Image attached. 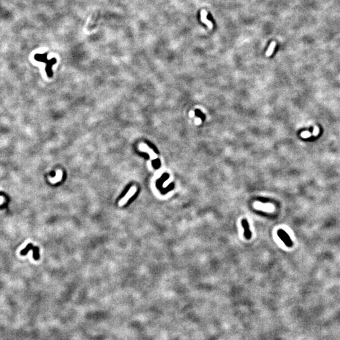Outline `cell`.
<instances>
[{
    "label": "cell",
    "instance_id": "4",
    "mask_svg": "<svg viewBox=\"0 0 340 340\" xmlns=\"http://www.w3.org/2000/svg\"><path fill=\"white\" fill-rule=\"evenodd\" d=\"M136 187H132L130 190L128 191V193L126 194V195H125L123 198V199L120 201L119 203H118V205H119L120 206H122V205H125L128 200V199H130L131 197H132L133 195L135 193V192H136Z\"/></svg>",
    "mask_w": 340,
    "mask_h": 340
},
{
    "label": "cell",
    "instance_id": "3",
    "mask_svg": "<svg viewBox=\"0 0 340 340\" xmlns=\"http://www.w3.org/2000/svg\"><path fill=\"white\" fill-rule=\"evenodd\" d=\"M241 225L244 229V236H245V238L246 239L249 240L251 238L252 233L250 230L249 225L248 222H247V220L245 219H243L241 220Z\"/></svg>",
    "mask_w": 340,
    "mask_h": 340
},
{
    "label": "cell",
    "instance_id": "9",
    "mask_svg": "<svg viewBox=\"0 0 340 340\" xmlns=\"http://www.w3.org/2000/svg\"><path fill=\"white\" fill-rule=\"evenodd\" d=\"M173 187H174L173 184H171L170 185L169 187H168V188H166V189H165L164 190H163V192H162V193H163V194L166 193L167 192H168V191H170L171 190H172V189H173Z\"/></svg>",
    "mask_w": 340,
    "mask_h": 340
},
{
    "label": "cell",
    "instance_id": "1",
    "mask_svg": "<svg viewBox=\"0 0 340 340\" xmlns=\"http://www.w3.org/2000/svg\"><path fill=\"white\" fill-rule=\"evenodd\" d=\"M277 235L279 237V238L281 239L283 243L289 247H291L293 246V242L290 238L289 235L287 234L284 230L279 229L277 231Z\"/></svg>",
    "mask_w": 340,
    "mask_h": 340
},
{
    "label": "cell",
    "instance_id": "10",
    "mask_svg": "<svg viewBox=\"0 0 340 340\" xmlns=\"http://www.w3.org/2000/svg\"><path fill=\"white\" fill-rule=\"evenodd\" d=\"M318 134H319V128L318 127H317V126H315L314 127V130L312 135H313V136H318Z\"/></svg>",
    "mask_w": 340,
    "mask_h": 340
},
{
    "label": "cell",
    "instance_id": "7",
    "mask_svg": "<svg viewBox=\"0 0 340 340\" xmlns=\"http://www.w3.org/2000/svg\"><path fill=\"white\" fill-rule=\"evenodd\" d=\"M32 250L34 251V255L33 257L35 260H38L39 259V247H32Z\"/></svg>",
    "mask_w": 340,
    "mask_h": 340
},
{
    "label": "cell",
    "instance_id": "2",
    "mask_svg": "<svg viewBox=\"0 0 340 340\" xmlns=\"http://www.w3.org/2000/svg\"><path fill=\"white\" fill-rule=\"evenodd\" d=\"M46 55L47 54H36L35 55V59L37 60V61H41V62H44L47 63V68H46V70L47 71V74H49V72H51V65L54 64L55 62V59H51V61H49L46 58Z\"/></svg>",
    "mask_w": 340,
    "mask_h": 340
},
{
    "label": "cell",
    "instance_id": "6",
    "mask_svg": "<svg viewBox=\"0 0 340 340\" xmlns=\"http://www.w3.org/2000/svg\"><path fill=\"white\" fill-rule=\"evenodd\" d=\"M275 46H276V42H272L271 43V44H270V47H268V51H267L266 53V56H270V55H271L272 54L274 49H275Z\"/></svg>",
    "mask_w": 340,
    "mask_h": 340
},
{
    "label": "cell",
    "instance_id": "5",
    "mask_svg": "<svg viewBox=\"0 0 340 340\" xmlns=\"http://www.w3.org/2000/svg\"><path fill=\"white\" fill-rule=\"evenodd\" d=\"M200 15H201V20H202V22L203 23H204V24H205L207 25L208 28H209V29H212V28H213L212 23L207 18V11L205 10V9H202V10L201 11Z\"/></svg>",
    "mask_w": 340,
    "mask_h": 340
},
{
    "label": "cell",
    "instance_id": "8",
    "mask_svg": "<svg viewBox=\"0 0 340 340\" xmlns=\"http://www.w3.org/2000/svg\"><path fill=\"white\" fill-rule=\"evenodd\" d=\"M311 134L308 131H306V132H303L301 134V136L303 138H308L309 137H311Z\"/></svg>",
    "mask_w": 340,
    "mask_h": 340
}]
</instances>
